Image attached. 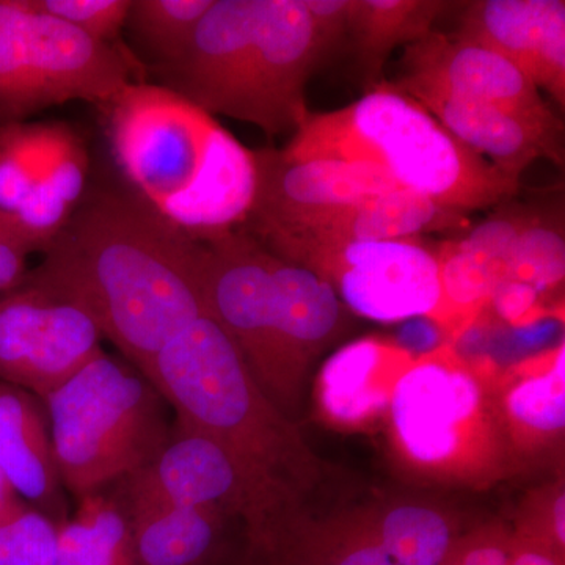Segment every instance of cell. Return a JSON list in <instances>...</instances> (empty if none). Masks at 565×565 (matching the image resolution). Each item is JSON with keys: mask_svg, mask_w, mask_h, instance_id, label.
<instances>
[{"mask_svg": "<svg viewBox=\"0 0 565 565\" xmlns=\"http://www.w3.org/2000/svg\"><path fill=\"white\" fill-rule=\"evenodd\" d=\"M451 6L444 0H352L349 35L367 92L377 87L394 47L429 35Z\"/></svg>", "mask_w": 565, "mask_h": 565, "instance_id": "25", "label": "cell"}, {"mask_svg": "<svg viewBox=\"0 0 565 565\" xmlns=\"http://www.w3.org/2000/svg\"><path fill=\"white\" fill-rule=\"evenodd\" d=\"M366 522L399 565H441L460 537L448 515L424 504H396Z\"/></svg>", "mask_w": 565, "mask_h": 565, "instance_id": "28", "label": "cell"}, {"mask_svg": "<svg viewBox=\"0 0 565 565\" xmlns=\"http://www.w3.org/2000/svg\"><path fill=\"white\" fill-rule=\"evenodd\" d=\"M25 280L84 307L141 374L210 315L206 245L182 236L126 189L87 191Z\"/></svg>", "mask_w": 565, "mask_h": 565, "instance_id": "1", "label": "cell"}, {"mask_svg": "<svg viewBox=\"0 0 565 565\" xmlns=\"http://www.w3.org/2000/svg\"><path fill=\"white\" fill-rule=\"evenodd\" d=\"M0 473L22 501L65 522L50 418L43 401L20 386L0 381Z\"/></svg>", "mask_w": 565, "mask_h": 565, "instance_id": "19", "label": "cell"}, {"mask_svg": "<svg viewBox=\"0 0 565 565\" xmlns=\"http://www.w3.org/2000/svg\"><path fill=\"white\" fill-rule=\"evenodd\" d=\"M497 399L516 459L559 444L565 429L564 344L505 374L497 384Z\"/></svg>", "mask_w": 565, "mask_h": 565, "instance_id": "21", "label": "cell"}, {"mask_svg": "<svg viewBox=\"0 0 565 565\" xmlns=\"http://www.w3.org/2000/svg\"><path fill=\"white\" fill-rule=\"evenodd\" d=\"M303 6L313 21L323 50L329 52L348 35L352 0H303Z\"/></svg>", "mask_w": 565, "mask_h": 565, "instance_id": "38", "label": "cell"}, {"mask_svg": "<svg viewBox=\"0 0 565 565\" xmlns=\"http://www.w3.org/2000/svg\"><path fill=\"white\" fill-rule=\"evenodd\" d=\"M515 537L565 557V493L563 484L546 487L527 500L516 523Z\"/></svg>", "mask_w": 565, "mask_h": 565, "instance_id": "34", "label": "cell"}, {"mask_svg": "<svg viewBox=\"0 0 565 565\" xmlns=\"http://www.w3.org/2000/svg\"><path fill=\"white\" fill-rule=\"evenodd\" d=\"M404 84L424 85L514 115L563 139L564 125L541 90L504 55L473 41L430 32L405 51Z\"/></svg>", "mask_w": 565, "mask_h": 565, "instance_id": "14", "label": "cell"}, {"mask_svg": "<svg viewBox=\"0 0 565 565\" xmlns=\"http://www.w3.org/2000/svg\"><path fill=\"white\" fill-rule=\"evenodd\" d=\"M102 340L84 307L39 282L0 297V381L41 401L104 352Z\"/></svg>", "mask_w": 565, "mask_h": 565, "instance_id": "9", "label": "cell"}, {"mask_svg": "<svg viewBox=\"0 0 565 565\" xmlns=\"http://www.w3.org/2000/svg\"><path fill=\"white\" fill-rule=\"evenodd\" d=\"M204 245L210 315L236 345L263 392L291 418L305 374L281 337L269 252L243 230Z\"/></svg>", "mask_w": 565, "mask_h": 565, "instance_id": "8", "label": "cell"}, {"mask_svg": "<svg viewBox=\"0 0 565 565\" xmlns=\"http://www.w3.org/2000/svg\"><path fill=\"white\" fill-rule=\"evenodd\" d=\"M269 270L282 340L307 375L310 363L344 329L348 311L332 285L313 270L270 252Z\"/></svg>", "mask_w": 565, "mask_h": 565, "instance_id": "22", "label": "cell"}, {"mask_svg": "<svg viewBox=\"0 0 565 565\" xmlns=\"http://www.w3.org/2000/svg\"><path fill=\"white\" fill-rule=\"evenodd\" d=\"M456 35L504 55L539 90L565 106L564 0L471 2Z\"/></svg>", "mask_w": 565, "mask_h": 565, "instance_id": "15", "label": "cell"}, {"mask_svg": "<svg viewBox=\"0 0 565 565\" xmlns=\"http://www.w3.org/2000/svg\"><path fill=\"white\" fill-rule=\"evenodd\" d=\"M57 565H137L131 526L117 497L99 492L79 500L58 526Z\"/></svg>", "mask_w": 565, "mask_h": 565, "instance_id": "27", "label": "cell"}, {"mask_svg": "<svg viewBox=\"0 0 565 565\" xmlns=\"http://www.w3.org/2000/svg\"><path fill=\"white\" fill-rule=\"evenodd\" d=\"M286 262L313 270L348 310L371 321L430 319L440 302L437 253L416 237L315 248Z\"/></svg>", "mask_w": 565, "mask_h": 565, "instance_id": "10", "label": "cell"}, {"mask_svg": "<svg viewBox=\"0 0 565 565\" xmlns=\"http://www.w3.org/2000/svg\"><path fill=\"white\" fill-rule=\"evenodd\" d=\"M43 403L62 486L77 501L147 467L172 437L161 393L107 352Z\"/></svg>", "mask_w": 565, "mask_h": 565, "instance_id": "6", "label": "cell"}, {"mask_svg": "<svg viewBox=\"0 0 565 565\" xmlns=\"http://www.w3.org/2000/svg\"><path fill=\"white\" fill-rule=\"evenodd\" d=\"M280 154L286 161L374 163L399 188L460 214L503 203L520 189L519 180L465 147L392 84H379L343 109L310 111Z\"/></svg>", "mask_w": 565, "mask_h": 565, "instance_id": "4", "label": "cell"}, {"mask_svg": "<svg viewBox=\"0 0 565 565\" xmlns=\"http://www.w3.org/2000/svg\"><path fill=\"white\" fill-rule=\"evenodd\" d=\"M214 0H131L126 28L154 68L172 65L188 50Z\"/></svg>", "mask_w": 565, "mask_h": 565, "instance_id": "30", "label": "cell"}, {"mask_svg": "<svg viewBox=\"0 0 565 565\" xmlns=\"http://www.w3.org/2000/svg\"><path fill=\"white\" fill-rule=\"evenodd\" d=\"M134 73L120 50L88 39L33 0H0V126L71 102L106 107Z\"/></svg>", "mask_w": 565, "mask_h": 565, "instance_id": "7", "label": "cell"}, {"mask_svg": "<svg viewBox=\"0 0 565 565\" xmlns=\"http://www.w3.org/2000/svg\"><path fill=\"white\" fill-rule=\"evenodd\" d=\"M36 9L88 39L115 46L128 21L131 0H33Z\"/></svg>", "mask_w": 565, "mask_h": 565, "instance_id": "33", "label": "cell"}, {"mask_svg": "<svg viewBox=\"0 0 565 565\" xmlns=\"http://www.w3.org/2000/svg\"><path fill=\"white\" fill-rule=\"evenodd\" d=\"M143 375L173 408L174 422L210 437L243 471L267 516L259 545L299 515L318 462L211 315L173 338Z\"/></svg>", "mask_w": 565, "mask_h": 565, "instance_id": "3", "label": "cell"}, {"mask_svg": "<svg viewBox=\"0 0 565 565\" xmlns=\"http://www.w3.org/2000/svg\"><path fill=\"white\" fill-rule=\"evenodd\" d=\"M514 550V534L503 526L479 527L460 535L448 559L456 565H509Z\"/></svg>", "mask_w": 565, "mask_h": 565, "instance_id": "35", "label": "cell"}, {"mask_svg": "<svg viewBox=\"0 0 565 565\" xmlns=\"http://www.w3.org/2000/svg\"><path fill=\"white\" fill-rule=\"evenodd\" d=\"M564 277L563 232L544 221L531 218L516 237L505 280L526 282L545 294L563 285Z\"/></svg>", "mask_w": 565, "mask_h": 565, "instance_id": "31", "label": "cell"}, {"mask_svg": "<svg viewBox=\"0 0 565 565\" xmlns=\"http://www.w3.org/2000/svg\"><path fill=\"white\" fill-rule=\"evenodd\" d=\"M397 456L446 484H489L516 459L497 385L451 348L416 356L394 386L388 412Z\"/></svg>", "mask_w": 565, "mask_h": 565, "instance_id": "5", "label": "cell"}, {"mask_svg": "<svg viewBox=\"0 0 565 565\" xmlns=\"http://www.w3.org/2000/svg\"><path fill=\"white\" fill-rule=\"evenodd\" d=\"M103 109L111 158L134 199L195 243L243 230L258 191L255 151L215 117L139 81Z\"/></svg>", "mask_w": 565, "mask_h": 565, "instance_id": "2", "label": "cell"}, {"mask_svg": "<svg viewBox=\"0 0 565 565\" xmlns=\"http://www.w3.org/2000/svg\"><path fill=\"white\" fill-rule=\"evenodd\" d=\"M509 565H565V557L514 535V550Z\"/></svg>", "mask_w": 565, "mask_h": 565, "instance_id": "39", "label": "cell"}, {"mask_svg": "<svg viewBox=\"0 0 565 565\" xmlns=\"http://www.w3.org/2000/svg\"><path fill=\"white\" fill-rule=\"evenodd\" d=\"M32 248L0 215V292L13 291L28 277Z\"/></svg>", "mask_w": 565, "mask_h": 565, "instance_id": "37", "label": "cell"}, {"mask_svg": "<svg viewBox=\"0 0 565 565\" xmlns=\"http://www.w3.org/2000/svg\"><path fill=\"white\" fill-rule=\"evenodd\" d=\"M326 54L303 0H259L236 120L250 122L267 137L296 132L310 114L308 79Z\"/></svg>", "mask_w": 565, "mask_h": 565, "instance_id": "11", "label": "cell"}, {"mask_svg": "<svg viewBox=\"0 0 565 565\" xmlns=\"http://www.w3.org/2000/svg\"><path fill=\"white\" fill-rule=\"evenodd\" d=\"M441 565H456V564H455V563H451V561H445V563H444V564H441Z\"/></svg>", "mask_w": 565, "mask_h": 565, "instance_id": "41", "label": "cell"}, {"mask_svg": "<svg viewBox=\"0 0 565 565\" xmlns=\"http://www.w3.org/2000/svg\"><path fill=\"white\" fill-rule=\"evenodd\" d=\"M530 221L515 214L490 218L437 253L440 302L430 321L445 337L459 338L489 307L494 289L508 278L516 237Z\"/></svg>", "mask_w": 565, "mask_h": 565, "instance_id": "17", "label": "cell"}, {"mask_svg": "<svg viewBox=\"0 0 565 565\" xmlns=\"http://www.w3.org/2000/svg\"><path fill=\"white\" fill-rule=\"evenodd\" d=\"M416 356L399 343L363 338L323 364L316 396L330 422L341 426L370 423L388 412L394 386Z\"/></svg>", "mask_w": 565, "mask_h": 565, "instance_id": "20", "label": "cell"}, {"mask_svg": "<svg viewBox=\"0 0 565 565\" xmlns=\"http://www.w3.org/2000/svg\"><path fill=\"white\" fill-rule=\"evenodd\" d=\"M258 191L247 223L253 237L288 232L311 218L403 189L381 167L310 159L286 161L280 150L255 151Z\"/></svg>", "mask_w": 565, "mask_h": 565, "instance_id": "13", "label": "cell"}, {"mask_svg": "<svg viewBox=\"0 0 565 565\" xmlns=\"http://www.w3.org/2000/svg\"><path fill=\"white\" fill-rule=\"evenodd\" d=\"M62 128L63 121L0 126V215L13 214L43 180Z\"/></svg>", "mask_w": 565, "mask_h": 565, "instance_id": "29", "label": "cell"}, {"mask_svg": "<svg viewBox=\"0 0 565 565\" xmlns=\"http://www.w3.org/2000/svg\"><path fill=\"white\" fill-rule=\"evenodd\" d=\"M462 214L446 210L422 193L396 189L364 202L327 212L288 232L255 237L281 259L315 248L412 239L418 234L460 225Z\"/></svg>", "mask_w": 565, "mask_h": 565, "instance_id": "16", "label": "cell"}, {"mask_svg": "<svg viewBox=\"0 0 565 565\" xmlns=\"http://www.w3.org/2000/svg\"><path fill=\"white\" fill-rule=\"evenodd\" d=\"M58 526L29 504L0 520V565H57Z\"/></svg>", "mask_w": 565, "mask_h": 565, "instance_id": "32", "label": "cell"}, {"mask_svg": "<svg viewBox=\"0 0 565 565\" xmlns=\"http://www.w3.org/2000/svg\"><path fill=\"white\" fill-rule=\"evenodd\" d=\"M392 85L422 104L465 147L514 180L520 181L527 167L541 158L563 166V139L548 136L508 111L424 85Z\"/></svg>", "mask_w": 565, "mask_h": 565, "instance_id": "18", "label": "cell"}, {"mask_svg": "<svg viewBox=\"0 0 565 565\" xmlns=\"http://www.w3.org/2000/svg\"><path fill=\"white\" fill-rule=\"evenodd\" d=\"M121 505L131 526L137 565L217 564L226 520L221 512L147 501Z\"/></svg>", "mask_w": 565, "mask_h": 565, "instance_id": "23", "label": "cell"}, {"mask_svg": "<svg viewBox=\"0 0 565 565\" xmlns=\"http://www.w3.org/2000/svg\"><path fill=\"white\" fill-rule=\"evenodd\" d=\"M542 294L526 282L504 280L494 289L489 307L509 326L523 327L534 322L541 313Z\"/></svg>", "mask_w": 565, "mask_h": 565, "instance_id": "36", "label": "cell"}, {"mask_svg": "<svg viewBox=\"0 0 565 565\" xmlns=\"http://www.w3.org/2000/svg\"><path fill=\"white\" fill-rule=\"evenodd\" d=\"M90 154L84 139L63 122L43 180L6 218L33 253H43L65 228L87 193Z\"/></svg>", "mask_w": 565, "mask_h": 565, "instance_id": "24", "label": "cell"}, {"mask_svg": "<svg viewBox=\"0 0 565 565\" xmlns=\"http://www.w3.org/2000/svg\"><path fill=\"white\" fill-rule=\"evenodd\" d=\"M24 504L28 503L18 497L13 487H11L9 481L0 473V520L13 514V512H17L18 509L22 508Z\"/></svg>", "mask_w": 565, "mask_h": 565, "instance_id": "40", "label": "cell"}, {"mask_svg": "<svg viewBox=\"0 0 565 565\" xmlns=\"http://www.w3.org/2000/svg\"><path fill=\"white\" fill-rule=\"evenodd\" d=\"M121 503H166L241 516L250 548L267 531L266 512L228 452L206 435L173 423L172 437L140 471L118 482Z\"/></svg>", "mask_w": 565, "mask_h": 565, "instance_id": "12", "label": "cell"}, {"mask_svg": "<svg viewBox=\"0 0 565 565\" xmlns=\"http://www.w3.org/2000/svg\"><path fill=\"white\" fill-rule=\"evenodd\" d=\"M253 559L256 565H399L379 544L366 520L318 527L302 515Z\"/></svg>", "mask_w": 565, "mask_h": 565, "instance_id": "26", "label": "cell"}]
</instances>
